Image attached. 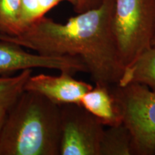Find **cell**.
I'll use <instances>...</instances> for the list:
<instances>
[{"instance_id":"cell-2","label":"cell","mask_w":155,"mask_h":155,"mask_svg":"<svg viewBox=\"0 0 155 155\" xmlns=\"http://www.w3.org/2000/svg\"><path fill=\"white\" fill-rule=\"evenodd\" d=\"M61 106L25 91L7 111L0 155H60Z\"/></svg>"},{"instance_id":"cell-11","label":"cell","mask_w":155,"mask_h":155,"mask_svg":"<svg viewBox=\"0 0 155 155\" xmlns=\"http://www.w3.org/2000/svg\"><path fill=\"white\" fill-rule=\"evenodd\" d=\"M63 2L73 6L76 0H20L19 26L21 34L30 25L45 17L46 13Z\"/></svg>"},{"instance_id":"cell-4","label":"cell","mask_w":155,"mask_h":155,"mask_svg":"<svg viewBox=\"0 0 155 155\" xmlns=\"http://www.w3.org/2000/svg\"><path fill=\"white\" fill-rule=\"evenodd\" d=\"M122 121L131 131L134 155L155 154V92L140 83L109 87Z\"/></svg>"},{"instance_id":"cell-3","label":"cell","mask_w":155,"mask_h":155,"mask_svg":"<svg viewBox=\"0 0 155 155\" xmlns=\"http://www.w3.org/2000/svg\"><path fill=\"white\" fill-rule=\"evenodd\" d=\"M112 30L125 68L152 47L155 0H114Z\"/></svg>"},{"instance_id":"cell-16","label":"cell","mask_w":155,"mask_h":155,"mask_svg":"<svg viewBox=\"0 0 155 155\" xmlns=\"http://www.w3.org/2000/svg\"><path fill=\"white\" fill-rule=\"evenodd\" d=\"M0 40H3V41H7V42H13V43H15V38L12 36L7 35L0 34Z\"/></svg>"},{"instance_id":"cell-10","label":"cell","mask_w":155,"mask_h":155,"mask_svg":"<svg viewBox=\"0 0 155 155\" xmlns=\"http://www.w3.org/2000/svg\"><path fill=\"white\" fill-rule=\"evenodd\" d=\"M100 155H134L132 134L124 124L111 126L104 130Z\"/></svg>"},{"instance_id":"cell-8","label":"cell","mask_w":155,"mask_h":155,"mask_svg":"<svg viewBox=\"0 0 155 155\" xmlns=\"http://www.w3.org/2000/svg\"><path fill=\"white\" fill-rule=\"evenodd\" d=\"M81 105L96 116L104 126L111 127L123 123L109 87L96 84L83 95Z\"/></svg>"},{"instance_id":"cell-7","label":"cell","mask_w":155,"mask_h":155,"mask_svg":"<svg viewBox=\"0 0 155 155\" xmlns=\"http://www.w3.org/2000/svg\"><path fill=\"white\" fill-rule=\"evenodd\" d=\"M92 85L78 81L73 75L61 72L59 75L38 74L31 75L27 81L25 91L35 92L58 105L81 104L83 95L93 88Z\"/></svg>"},{"instance_id":"cell-12","label":"cell","mask_w":155,"mask_h":155,"mask_svg":"<svg viewBox=\"0 0 155 155\" xmlns=\"http://www.w3.org/2000/svg\"><path fill=\"white\" fill-rule=\"evenodd\" d=\"M32 69L21 71L13 77H0V108L9 110L22 93L27 81L32 75Z\"/></svg>"},{"instance_id":"cell-17","label":"cell","mask_w":155,"mask_h":155,"mask_svg":"<svg viewBox=\"0 0 155 155\" xmlns=\"http://www.w3.org/2000/svg\"><path fill=\"white\" fill-rule=\"evenodd\" d=\"M152 47H155V33H154V37H153L152 41Z\"/></svg>"},{"instance_id":"cell-14","label":"cell","mask_w":155,"mask_h":155,"mask_svg":"<svg viewBox=\"0 0 155 155\" xmlns=\"http://www.w3.org/2000/svg\"><path fill=\"white\" fill-rule=\"evenodd\" d=\"M102 0H76L73 9L77 14L95 8L101 3Z\"/></svg>"},{"instance_id":"cell-13","label":"cell","mask_w":155,"mask_h":155,"mask_svg":"<svg viewBox=\"0 0 155 155\" xmlns=\"http://www.w3.org/2000/svg\"><path fill=\"white\" fill-rule=\"evenodd\" d=\"M20 0H0V34L17 37L19 26Z\"/></svg>"},{"instance_id":"cell-6","label":"cell","mask_w":155,"mask_h":155,"mask_svg":"<svg viewBox=\"0 0 155 155\" xmlns=\"http://www.w3.org/2000/svg\"><path fill=\"white\" fill-rule=\"evenodd\" d=\"M37 68L58 70L72 75L88 73L86 65L78 57L30 53L19 45L0 40V75Z\"/></svg>"},{"instance_id":"cell-5","label":"cell","mask_w":155,"mask_h":155,"mask_svg":"<svg viewBox=\"0 0 155 155\" xmlns=\"http://www.w3.org/2000/svg\"><path fill=\"white\" fill-rule=\"evenodd\" d=\"M60 155H100L104 126L82 105H61Z\"/></svg>"},{"instance_id":"cell-1","label":"cell","mask_w":155,"mask_h":155,"mask_svg":"<svg viewBox=\"0 0 155 155\" xmlns=\"http://www.w3.org/2000/svg\"><path fill=\"white\" fill-rule=\"evenodd\" d=\"M114 0H102L65 23L45 16L15 37V43L45 55L78 57L96 84L119 83L124 67L112 30Z\"/></svg>"},{"instance_id":"cell-9","label":"cell","mask_w":155,"mask_h":155,"mask_svg":"<svg viewBox=\"0 0 155 155\" xmlns=\"http://www.w3.org/2000/svg\"><path fill=\"white\" fill-rule=\"evenodd\" d=\"M131 83L145 85L155 92V47L149 48L124 68L118 85L126 86Z\"/></svg>"},{"instance_id":"cell-15","label":"cell","mask_w":155,"mask_h":155,"mask_svg":"<svg viewBox=\"0 0 155 155\" xmlns=\"http://www.w3.org/2000/svg\"><path fill=\"white\" fill-rule=\"evenodd\" d=\"M7 111H8V110L6 109V108H0V134H1V131L2 129L4 123H5L6 116H7Z\"/></svg>"}]
</instances>
